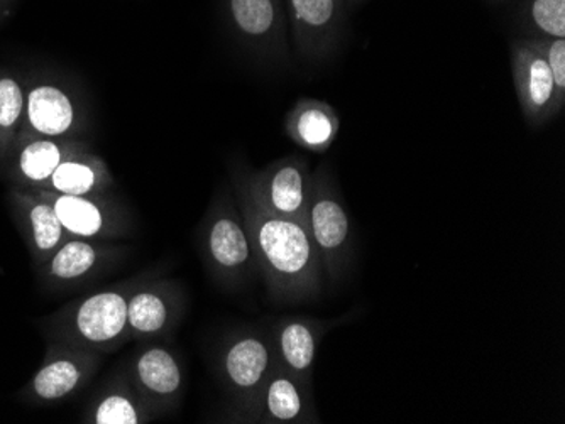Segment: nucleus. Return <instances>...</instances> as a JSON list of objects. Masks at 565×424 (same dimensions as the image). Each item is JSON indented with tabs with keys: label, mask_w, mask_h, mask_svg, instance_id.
Listing matches in <instances>:
<instances>
[{
	"label": "nucleus",
	"mask_w": 565,
	"mask_h": 424,
	"mask_svg": "<svg viewBox=\"0 0 565 424\" xmlns=\"http://www.w3.org/2000/svg\"><path fill=\"white\" fill-rule=\"evenodd\" d=\"M305 224L319 252L323 281L329 286H335L351 268L354 243L351 217L345 210L338 183L326 164H320L312 173Z\"/></svg>",
	"instance_id": "20e7f679"
},
{
	"label": "nucleus",
	"mask_w": 565,
	"mask_h": 424,
	"mask_svg": "<svg viewBox=\"0 0 565 424\" xmlns=\"http://www.w3.org/2000/svg\"><path fill=\"white\" fill-rule=\"evenodd\" d=\"M87 123L82 98L68 84L44 75L25 80L24 120L19 135L81 139Z\"/></svg>",
	"instance_id": "0eeeda50"
},
{
	"label": "nucleus",
	"mask_w": 565,
	"mask_h": 424,
	"mask_svg": "<svg viewBox=\"0 0 565 424\" xmlns=\"http://www.w3.org/2000/svg\"><path fill=\"white\" fill-rule=\"evenodd\" d=\"M87 148L82 139L19 135L4 167L0 171L4 173L11 186L41 189L63 161Z\"/></svg>",
	"instance_id": "a211bd4d"
},
{
	"label": "nucleus",
	"mask_w": 565,
	"mask_h": 424,
	"mask_svg": "<svg viewBox=\"0 0 565 424\" xmlns=\"http://www.w3.org/2000/svg\"><path fill=\"white\" fill-rule=\"evenodd\" d=\"M126 252L122 243L68 237L58 251L36 269L38 278L44 290H73L122 261Z\"/></svg>",
	"instance_id": "f8f14e48"
},
{
	"label": "nucleus",
	"mask_w": 565,
	"mask_h": 424,
	"mask_svg": "<svg viewBox=\"0 0 565 424\" xmlns=\"http://www.w3.org/2000/svg\"><path fill=\"white\" fill-rule=\"evenodd\" d=\"M189 308L185 287L173 280H145L127 303L129 341H154L171 337Z\"/></svg>",
	"instance_id": "1a4fd4ad"
},
{
	"label": "nucleus",
	"mask_w": 565,
	"mask_h": 424,
	"mask_svg": "<svg viewBox=\"0 0 565 424\" xmlns=\"http://www.w3.org/2000/svg\"><path fill=\"white\" fill-rule=\"evenodd\" d=\"M236 423L259 424H317L313 385L305 384L294 373L276 363L262 392Z\"/></svg>",
	"instance_id": "2eb2a0df"
},
{
	"label": "nucleus",
	"mask_w": 565,
	"mask_h": 424,
	"mask_svg": "<svg viewBox=\"0 0 565 424\" xmlns=\"http://www.w3.org/2000/svg\"><path fill=\"white\" fill-rule=\"evenodd\" d=\"M8 198L15 227L38 269L58 251L70 236L50 199L36 189L11 186Z\"/></svg>",
	"instance_id": "f3484780"
},
{
	"label": "nucleus",
	"mask_w": 565,
	"mask_h": 424,
	"mask_svg": "<svg viewBox=\"0 0 565 424\" xmlns=\"http://www.w3.org/2000/svg\"><path fill=\"white\" fill-rule=\"evenodd\" d=\"M40 193L50 199L70 237L116 242L136 236L135 217L113 193L92 196Z\"/></svg>",
	"instance_id": "6e6552de"
},
{
	"label": "nucleus",
	"mask_w": 565,
	"mask_h": 424,
	"mask_svg": "<svg viewBox=\"0 0 565 424\" xmlns=\"http://www.w3.org/2000/svg\"><path fill=\"white\" fill-rule=\"evenodd\" d=\"M287 15L298 56L329 62L345 33V0H287Z\"/></svg>",
	"instance_id": "9d476101"
},
{
	"label": "nucleus",
	"mask_w": 565,
	"mask_h": 424,
	"mask_svg": "<svg viewBox=\"0 0 565 424\" xmlns=\"http://www.w3.org/2000/svg\"><path fill=\"white\" fill-rule=\"evenodd\" d=\"M24 110V78L14 69L0 68V170L18 141Z\"/></svg>",
	"instance_id": "5701e85b"
},
{
	"label": "nucleus",
	"mask_w": 565,
	"mask_h": 424,
	"mask_svg": "<svg viewBox=\"0 0 565 424\" xmlns=\"http://www.w3.org/2000/svg\"><path fill=\"white\" fill-rule=\"evenodd\" d=\"M530 43L541 52L554 77L558 95L565 98V40L561 37L529 36Z\"/></svg>",
	"instance_id": "393cba45"
},
{
	"label": "nucleus",
	"mask_w": 565,
	"mask_h": 424,
	"mask_svg": "<svg viewBox=\"0 0 565 424\" xmlns=\"http://www.w3.org/2000/svg\"><path fill=\"white\" fill-rule=\"evenodd\" d=\"M14 9V0H0V24L12 14Z\"/></svg>",
	"instance_id": "a878e982"
},
{
	"label": "nucleus",
	"mask_w": 565,
	"mask_h": 424,
	"mask_svg": "<svg viewBox=\"0 0 565 424\" xmlns=\"http://www.w3.org/2000/svg\"><path fill=\"white\" fill-rule=\"evenodd\" d=\"M100 363V354L60 341H46L40 369L19 389L18 398L22 403L38 407L62 403L94 379Z\"/></svg>",
	"instance_id": "423d86ee"
},
{
	"label": "nucleus",
	"mask_w": 565,
	"mask_h": 424,
	"mask_svg": "<svg viewBox=\"0 0 565 424\" xmlns=\"http://www.w3.org/2000/svg\"><path fill=\"white\" fill-rule=\"evenodd\" d=\"M345 2H351V4H359V2H363V0H345Z\"/></svg>",
	"instance_id": "bb28decb"
},
{
	"label": "nucleus",
	"mask_w": 565,
	"mask_h": 424,
	"mask_svg": "<svg viewBox=\"0 0 565 424\" xmlns=\"http://www.w3.org/2000/svg\"><path fill=\"white\" fill-rule=\"evenodd\" d=\"M510 62L523 117L532 128H542L564 110L565 98L558 95L544 56L529 37L511 41Z\"/></svg>",
	"instance_id": "9b49d317"
},
{
	"label": "nucleus",
	"mask_w": 565,
	"mask_h": 424,
	"mask_svg": "<svg viewBox=\"0 0 565 424\" xmlns=\"http://www.w3.org/2000/svg\"><path fill=\"white\" fill-rule=\"evenodd\" d=\"M312 173L305 157L287 156L273 161L262 171L250 170V185L262 204L273 214L291 220L307 218Z\"/></svg>",
	"instance_id": "dca6fc26"
},
{
	"label": "nucleus",
	"mask_w": 565,
	"mask_h": 424,
	"mask_svg": "<svg viewBox=\"0 0 565 424\" xmlns=\"http://www.w3.org/2000/svg\"><path fill=\"white\" fill-rule=\"evenodd\" d=\"M285 132L298 148L323 154L338 141L341 117L330 104L300 98L285 119Z\"/></svg>",
	"instance_id": "412c9836"
},
{
	"label": "nucleus",
	"mask_w": 565,
	"mask_h": 424,
	"mask_svg": "<svg viewBox=\"0 0 565 424\" xmlns=\"http://www.w3.org/2000/svg\"><path fill=\"white\" fill-rule=\"evenodd\" d=\"M114 174L106 160L90 148L63 161L40 192L60 195L92 196L113 193Z\"/></svg>",
	"instance_id": "4be33fe9"
},
{
	"label": "nucleus",
	"mask_w": 565,
	"mask_h": 424,
	"mask_svg": "<svg viewBox=\"0 0 565 424\" xmlns=\"http://www.w3.org/2000/svg\"><path fill=\"white\" fill-rule=\"evenodd\" d=\"M493 2H501V0H493Z\"/></svg>",
	"instance_id": "cd10ccee"
},
{
	"label": "nucleus",
	"mask_w": 565,
	"mask_h": 424,
	"mask_svg": "<svg viewBox=\"0 0 565 424\" xmlns=\"http://www.w3.org/2000/svg\"><path fill=\"white\" fill-rule=\"evenodd\" d=\"M228 24L237 40L266 62L287 58V6L282 0H225Z\"/></svg>",
	"instance_id": "ddd939ff"
},
{
	"label": "nucleus",
	"mask_w": 565,
	"mask_h": 424,
	"mask_svg": "<svg viewBox=\"0 0 565 424\" xmlns=\"http://www.w3.org/2000/svg\"><path fill=\"white\" fill-rule=\"evenodd\" d=\"M342 319H317L308 316H285L273 323L271 338L276 360L305 384L313 385L317 352L327 331Z\"/></svg>",
	"instance_id": "6ab92c4d"
},
{
	"label": "nucleus",
	"mask_w": 565,
	"mask_h": 424,
	"mask_svg": "<svg viewBox=\"0 0 565 424\" xmlns=\"http://www.w3.org/2000/svg\"><path fill=\"white\" fill-rule=\"evenodd\" d=\"M148 399L127 376L126 369L114 373L88 401L82 414L87 424H146L160 417Z\"/></svg>",
	"instance_id": "aec40b11"
},
{
	"label": "nucleus",
	"mask_w": 565,
	"mask_h": 424,
	"mask_svg": "<svg viewBox=\"0 0 565 424\" xmlns=\"http://www.w3.org/2000/svg\"><path fill=\"white\" fill-rule=\"evenodd\" d=\"M231 185L253 239L269 300L285 305L316 302L326 281L307 224L269 211L250 185L247 164H233Z\"/></svg>",
	"instance_id": "f257e3e1"
},
{
	"label": "nucleus",
	"mask_w": 565,
	"mask_h": 424,
	"mask_svg": "<svg viewBox=\"0 0 565 424\" xmlns=\"http://www.w3.org/2000/svg\"><path fill=\"white\" fill-rule=\"evenodd\" d=\"M522 22L530 36L565 40V0H525Z\"/></svg>",
	"instance_id": "b1692460"
},
{
	"label": "nucleus",
	"mask_w": 565,
	"mask_h": 424,
	"mask_svg": "<svg viewBox=\"0 0 565 424\" xmlns=\"http://www.w3.org/2000/svg\"><path fill=\"white\" fill-rule=\"evenodd\" d=\"M276 354L269 328L244 327L231 331L217 350L218 381L231 399L228 421L250 406L275 370Z\"/></svg>",
	"instance_id": "39448f33"
},
{
	"label": "nucleus",
	"mask_w": 565,
	"mask_h": 424,
	"mask_svg": "<svg viewBox=\"0 0 565 424\" xmlns=\"http://www.w3.org/2000/svg\"><path fill=\"white\" fill-rule=\"evenodd\" d=\"M131 278L106 290L94 291L87 296L68 303L41 322L46 341H60L90 352H116L129 341L127 334V303L132 290L145 280Z\"/></svg>",
	"instance_id": "f03ea898"
},
{
	"label": "nucleus",
	"mask_w": 565,
	"mask_h": 424,
	"mask_svg": "<svg viewBox=\"0 0 565 424\" xmlns=\"http://www.w3.org/2000/svg\"><path fill=\"white\" fill-rule=\"evenodd\" d=\"M199 239L203 264L218 286L243 290L259 276L258 256L233 193L215 195L203 217Z\"/></svg>",
	"instance_id": "7ed1b4c3"
},
{
	"label": "nucleus",
	"mask_w": 565,
	"mask_h": 424,
	"mask_svg": "<svg viewBox=\"0 0 565 424\" xmlns=\"http://www.w3.org/2000/svg\"><path fill=\"white\" fill-rule=\"evenodd\" d=\"M126 372L161 416L182 401L185 369L178 354L160 340L141 341V347L127 362Z\"/></svg>",
	"instance_id": "4468645a"
}]
</instances>
